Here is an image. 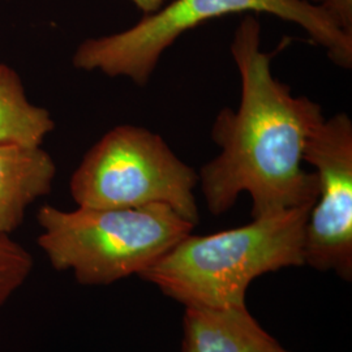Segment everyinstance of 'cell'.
<instances>
[{
	"mask_svg": "<svg viewBox=\"0 0 352 352\" xmlns=\"http://www.w3.org/2000/svg\"><path fill=\"white\" fill-rule=\"evenodd\" d=\"M231 54L241 81L239 107L222 109L212 126L219 154L199 174L208 210L221 215L240 193L251 196L252 217L314 205L317 176L302 167L305 142L324 113L308 97H295L272 72L274 54L261 51V26L247 13Z\"/></svg>",
	"mask_w": 352,
	"mask_h": 352,
	"instance_id": "obj_1",
	"label": "cell"
},
{
	"mask_svg": "<svg viewBox=\"0 0 352 352\" xmlns=\"http://www.w3.org/2000/svg\"><path fill=\"white\" fill-rule=\"evenodd\" d=\"M312 206L253 218L217 234H189L140 277L186 308L245 305L256 278L304 265V230Z\"/></svg>",
	"mask_w": 352,
	"mask_h": 352,
	"instance_id": "obj_2",
	"label": "cell"
},
{
	"mask_svg": "<svg viewBox=\"0 0 352 352\" xmlns=\"http://www.w3.org/2000/svg\"><path fill=\"white\" fill-rule=\"evenodd\" d=\"M37 221L38 245L51 266L85 286L140 277L195 227L166 205L75 210L43 205Z\"/></svg>",
	"mask_w": 352,
	"mask_h": 352,
	"instance_id": "obj_3",
	"label": "cell"
},
{
	"mask_svg": "<svg viewBox=\"0 0 352 352\" xmlns=\"http://www.w3.org/2000/svg\"><path fill=\"white\" fill-rule=\"evenodd\" d=\"M232 13H269L295 23L334 63L346 69L352 67V37L340 30L322 4L309 0H174L124 32L84 41L72 63L88 72L128 77L142 87L164 51L182 34Z\"/></svg>",
	"mask_w": 352,
	"mask_h": 352,
	"instance_id": "obj_4",
	"label": "cell"
},
{
	"mask_svg": "<svg viewBox=\"0 0 352 352\" xmlns=\"http://www.w3.org/2000/svg\"><path fill=\"white\" fill-rule=\"evenodd\" d=\"M199 174L146 128L115 126L84 155L69 182L78 208L124 209L166 205L192 225L200 215Z\"/></svg>",
	"mask_w": 352,
	"mask_h": 352,
	"instance_id": "obj_5",
	"label": "cell"
},
{
	"mask_svg": "<svg viewBox=\"0 0 352 352\" xmlns=\"http://www.w3.org/2000/svg\"><path fill=\"white\" fill-rule=\"evenodd\" d=\"M302 162L315 168L316 202L304 230L302 258L320 272L352 279V122L340 113L316 126Z\"/></svg>",
	"mask_w": 352,
	"mask_h": 352,
	"instance_id": "obj_6",
	"label": "cell"
},
{
	"mask_svg": "<svg viewBox=\"0 0 352 352\" xmlns=\"http://www.w3.org/2000/svg\"><path fill=\"white\" fill-rule=\"evenodd\" d=\"M182 352H289L248 312L247 305L187 307Z\"/></svg>",
	"mask_w": 352,
	"mask_h": 352,
	"instance_id": "obj_7",
	"label": "cell"
},
{
	"mask_svg": "<svg viewBox=\"0 0 352 352\" xmlns=\"http://www.w3.org/2000/svg\"><path fill=\"white\" fill-rule=\"evenodd\" d=\"M56 166L42 146L0 145V236L23 225L29 206L49 195Z\"/></svg>",
	"mask_w": 352,
	"mask_h": 352,
	"instance_id": "obj_8",
	"label": "cell"
},
{
	"mask_svg": "<svg viewBox=\"0 0 352 352\" xmlns=\"http://www.w3.org/2000/svg\"><path fill=\"white\" fill-rule=\"evenodd\" d=\"M54 128L50 113L29 101L20 76L0 62V145L42 146Z\"/></svg>",
	"mask_w": 352,
	"mask_h": 352,
	"instance_id": "obj_9",
	"label": "cell"
},
{
	"mask_svg": "<svg viewBox=\"0 0 352 352\" xmlns=\"http://www.w3.org/2000/svg\"><path fill=\"white\" fill-rule=\"evenodd\" d=\"M34 267V260L11 236H0V312L13 295L25 285Z\"/></svg>",
	"mask_w": 352,
	"mask_h": 352,
	"instance_id": "obj_10",
	"label": "cell"
},
{
	"mask_svg": "<svg viewBox=\"0 0 352 352\" xmlns=\"http://www.w3.org/2000/svg\"><path fill=\"white\" fill-rule=\"evenodd\" d=\"M321 4L340 30L352 37V0H324Z\"/></svg>",
	"mask_w": 352,
	"mask_h": 352,
	"instance_id": "obj_11",
	"label": "cell"
},
{
	"mask_svg": "<svg viewBox=\"0 0 352 352\" xmlns=\"http://www.w3.org/2000/svg\"><path fill=\"white\" fill-rule=\"evenodd\" d=\"M145 14L157 12L164 7V0H132Z\"/></svg>",
	"mask_w": 352,
	"mask_h": 352,
	"instance_id": "obj_12",
	"label": "cell"
},
{
	"mask_svg": "<svg viewBox=\"0 0 352 352\" xmlns=\"http://www.w3.org/2000/svg\"><path fill=\"white\" fill-rule=\"evenodd\" d=\"M309 1H312V3H316V4H321L324 0H309Z\"/></svg>",
	"mask_w": 352,
	"mask_h": 352,
	"instance_id": "obj_13",
	"label": "cell"
}]
</instances>
